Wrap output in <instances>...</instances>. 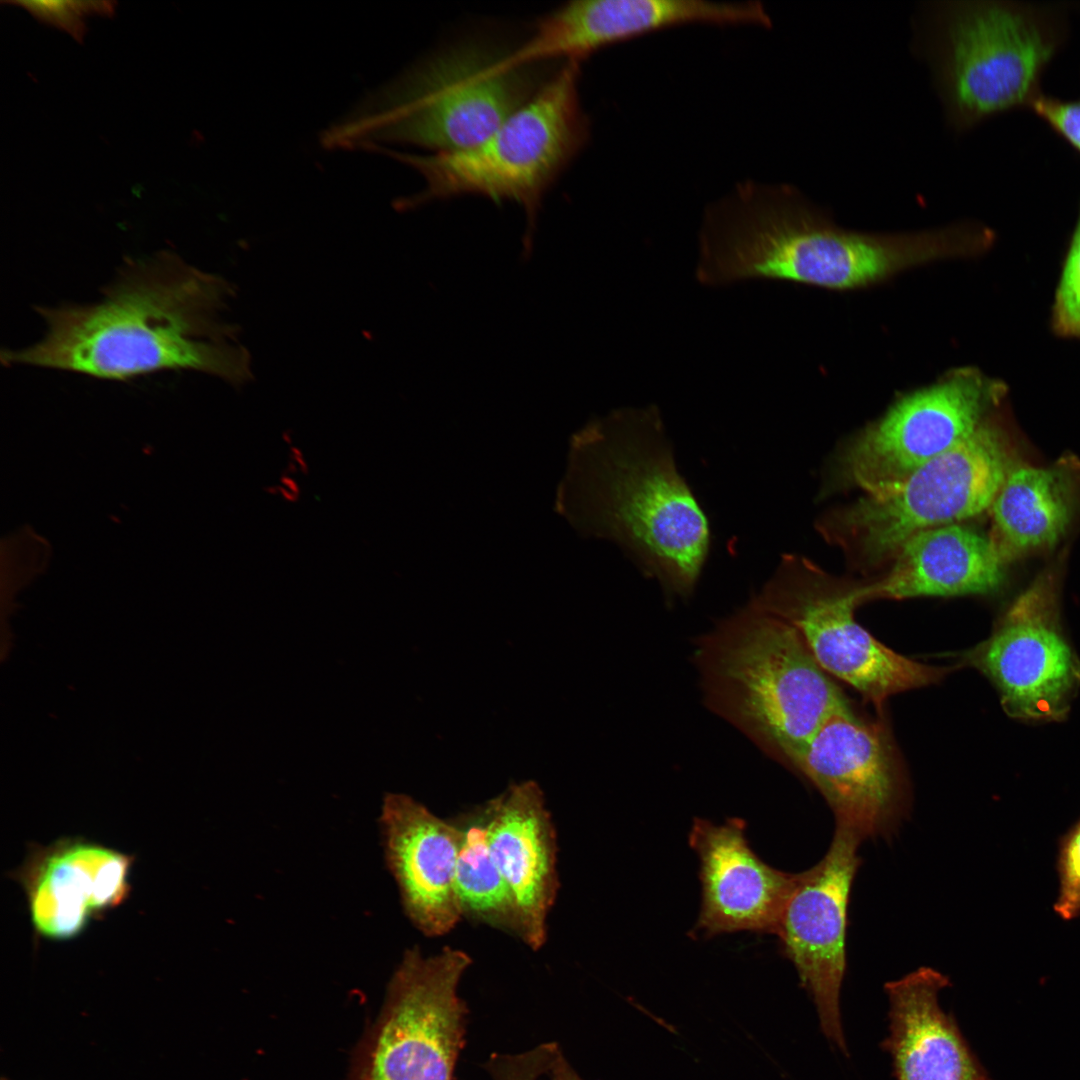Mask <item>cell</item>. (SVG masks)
Wrapping results in <instances>:
<instances>
[{
	"mask_svg": "<svg viewBox=\"0 0 1080 1080\" xmlns=\"http://www.w3.org/2000/svg\"><path fill=\"white\" fill-rule=\"evenodd\" d=\"M235 295L230 281L172 251L128 259L96 302L37 307L41 338L1 360L117 381L196 371L241 387L254 375L240 327L223 318Z\"/></svg>",
	"mask_w": 1080,
	"mask_h": 1080,
	"instance_id": "1",
	"label": "cell"
},
{
	"mask_svg": "<svg viewBox=\"0 0 1080 1080\" xmlns=\"http://www.w3.org/2000/svg\"><path fill=\"white\" fill-rule=\"evenodd\" d=\"M568 456L556 511L583 537L620 547L667 601L688 599L711 533L659 410L622 408L590 421L572 436Z\"/></svg>",
	"mask_w": 1080,
	"mask_h": 1080,
	"instance_id": "2",
	"label": "cell"
},
{
	"mask_svg": "<svg viewBox=\"0 0 1080 1080\" xmlns=\"http://www.w3.org/2000/svg\"><path fill=\"white\" fill-rule=\"evenodd\" d=\"M993 240L991 229L969 222L905 233L846 230L790 186L749 183L706 212L696 275L713 286L774 279L858 289L977 255Z\"/></svg>",
	"mask_w": 1080,
	"mask_h": 1080,
	"instance_id": "3",
	"label": "cell"
},
{
	"mask_svg": "<svg viewBox=\"0 0 1080 1080\" xmlns=\"http://www.w3.org/2000/svg\"><path fill=\"white\" fill-rule=\"evenodd\" d=\"M693 664L705 706L786 767L851 707L798 632L750 600L697 639Z\"/></svg>",
	"mask_w": 1080,
	"mask_h": 1080,
	"instance_id": "4",
	"label": "cell"
},
{
	"mask_svg": "<svg viewBox=\"0 0 1080 1080\" xmlns=\"http://www.w3.org/2000/svg\"><path fill=\"white\" fill-rule=\"evenodd\" d=\"M467 42L445 49L374 91L322 136L327 148L412 144L459 151L488 138L548 79L542 64H515Z\"/></svg>",
	"mask_w": 1080,
	"mask_h": 1080,
	"instance_id": "5",
	"label": "cell"
},
{
	"mask_svg": "<svg viewBox=\"0 0 1080 1080\" xmlns=\"http://www.w3.org/2000/svg\"><path fill=\"white\" fill-rule=\"evenodd\" d=\"M929 56L951 126L963 131L1029 108L1067 39L1063 6L952 1L932 9Z\"/></svg>",
	"mask_w": 1080,
	"mask_h": 1080,
	"instance_id": "6",
	"label": "cell"
},
{
	"mask_svg": "<svg viewBox=\"0 0 1080 1080\" xmlns=\"http://www.w3.org/2000/svg\"><path fill=\"white\" fill-rule=\"evenodd\" d=\"M579 64L564 62L525 104L476 146L427 155L379 148L424 179V189L398 201L396 208L410 209L467 194L513 201L526 212L524 241L528 250L545 193L590 136V121L578 93Z\"/></svg>",
	"mask_w": 1080,
	"mask_h": 1080,
	"instance_id": "7",
	"label": "cell"
},
{
	"mask_svg": "<svg viewBox=\"0 0 1080 1080\" xmlns=\"http://www.w3.org/2000/svg\"><path fill=\"white\" fill-rule=\"evenodd\" d=\"M993 412L962 443L918 468L898 485L864 495L822 521V534L857 563L891 561L912 536L959 523L990 508L1016 456Z\"/></svg>",
	"mask_w": 1080,
	"mask_h": 1080,
	"instance_id": "8",
	"label": "cell"
},
{
	"mask_svg": "<svg viewBox=\"0 0 1080 1080\" xmlns=\"http://www.w3.org/2000/svg\"><path fill=\"white\" fill-rule=\"evenodd\" d=\"M855 588L786 555L750 601L790 624L827 674L879 709L890 696L935 684L953 670L914 661L874 638L854 617Z\"/></svg>",
	"mask_w": 1080,
	"mask_h": 1080,
	"instance_id": "9",
	"label": "cell"
},
{
	"mask_svg": "<svg viewBox=\"0 0 1080 1080\" xmlns=\"http://www.w3.org/2000/svg\"><path fill=\"white\" fill-rule=\"evenodd\" d=\"M471 964L452 947L430 956L418 947L405 951L353 1080H452L468 1015L458 988Z\"/></svg>",
	"mask_w": 1080,
	"mask_h": 1080,
	"instance_id": "10",
	"label": "cell"
},
{
	"mask_svg": "<svg viewBox=\"0 0 1080 1080\" xmlns=\"http://www.w3.org/2000/svg\"><path fill=\"white\" fill-rule=\"evenodd\" d=\"M1061 566L1040 572L999 617L991 635L962 656L996 688L1004 712L1025 722L1067 718L1080 689V659L1060 613Z\"/></svg>",
	"mask_w": 1080,
	"mask_h": 1080,
	"instance_id": "11",
	"label": "cell"
},
{
	"mask_svg": "<svg viewBox=\"0 0 1080 1080\" xmlns=\"http://www.w3.org/2000/svg\"><path fill=\"white\" fill-rule=\"evenodd\" d=\"M1006 394L1000 380L964 367L903 395L846 448L840 465L844 479L864 495L898 485L971 436Z\"/></svg>",
	"mask_w": 1080,
	"mask_h": 1080,
	"instance_id": "12",
	"label": "cell"
},
{
	"mask_svg": "<svg viewBox=\"0 0 1080 1080\" xmlns=\"http://www.w3.org/2000/svg\"><path fill=\"white\" fill-rule=\"evenodd\" d=\"M861 841L852 831L836 826L824 857L797 873L776 933L782 952L816 1004L824 1033L843 1050L839 996L846 969L850 892L860 865Z\"/></svg>",
	"mask_w": 1080,
	"mask_h": 1080,
	"instance_id": "13",
	"label": "cell"
},
{
	"mask_svg": "<svg viewBox=\"0 0 1080 1080\" xmlns=\"http://www.w3.org/2000/svg\"><path fill=\"white\" fill-rule=\"evenodd\" d=\"M789 768L822 794L836 826L861 840L890 833L906 810L905 784L886 730L852 707L832 715Z\"/></svg>",
	"mask_w": 1080,
	"mask_h": 1080,
	"instance_id": "14",
	"label": "cell"
},
{
	"mask_svg": "<svg viewBox=\"0 0 1080 1080\" xmlns=\"http://www.w3.org/2000/svg\"><path fill=\"white\" fill-rule=\"evenodd\" d=\"M134 857L80 838L32 846L12 873L27 897L35 933L69 940L130 893Z\"/></svg>",
	"mask_w": 1080,
	"mask_h": 1080,
	"instance_id": "15",
	"label": "cell"
},
{
	"mask_svg": "<svg viewBox=\"0 0 1080 1080\" xmlns=\"http://www.w3.org/2000/svg\"><path fill=\"white\" fill-rule=\"evenodd\" d=\"M688 839L699 858L702 888L694 933L703 937L740 931L776 935L797 873L764 862L750 847L746 823L738 817L722 824L695 818Z\"/></svg>",
	"mask_w": 1080,
	"mask_h": 1080,
	"instance_id": "16",
	"label": "cell"
},
{
	"mask_svg": "<svg viewBox=\"0 0 1080 1080\" xmlns=\"http://www.w3.org/2000/svg\"><path fill=\"white\" fill-rule=\"evenodd\" d=\"M379 827L385 862L408 919L427 937L448 934L463 918L456 892L459 825L408 795L390 793L383 799Z\"/></svg>",
	"mask_w": 1080,
	"mask_h": 1080,
	"instance_id": "17",
	"label": "cell"
},
{
	"mask_svg": "<svg viewBox=\"0 0 1080 1080\" xmlns=\"http://www.w3.org/2000/svg\"><path fill=\"white\" fill-rule=\"evenodd\" d=\"M486 807L491 855L513 897L519 939L537 951L560 887L557 838L544 793L535 781L510 785Z\"/></svg>",
	"mask_w": 1080,
	"mask_h": 1080,
	"instance_id": "18",
	"label": "cell"
},
{
	"mask_svg": "<svg viewBox=\"0 0 1080 1080\" xmlns=\"http://www.w3.org/2000/svg\"><path fill=\"white\" fill-rule=\"evenodd\" d=\"M1004 579L1005 564L989 537L953 523L909 538L882 578L856 586L855 598L859 606L878 599L988 594L997 591Z\"/></svg>",
	"mask_w": 1080,
	"mask_h": 1080,
	"instance_id": "19",
	"label": "cell"
},
{
	"mask_svg": "<svg viewBox=\"0 0 1080 1080\" xmlns=\"http://www.w3.org/2000/svg\"><path fill=\"white\" fill-rule=\"evenodd\" d=\"M949 980L921 967L886 984L890 1035L884 1046L896 1080H986L953 1019L938 1002Z\"/></svg>",
	"mask_w": 1080,
	"mask_h": 1080,
	"instance_id": "20",
	"label": "cell"
},
{
	"mask_svg": "<svg viewBox=\"0 0 1080 1080\" xmlns=\"http://www.w3.org/2000/svg\"><path fill=\"white\" fill-rule=\"evenodd\" d=\"M690 22L769 24L760 2L707 0H577L557 8L550 36L563 56L583 60L611 43Z\"/></svg>",
	"mask_w": 1080,
	"mask_h": 1080,
	"instance_id": "21",
	"label": "cell"
},
{
	"mask_svg": "<svg viewBox=\"0 0 1080 1080\" xmlns=\"http://www.w3.org/2000/svg\"><path fill=\"white\" fill-rule=\"evenodd\" d=\"M990 508L988 537L1005 565L1053 547L1080 509V461L1070 455L1048 467H1016Z\"/></svg>",
	"mask_w": 1080,
	"mask_h": 1080,
	"instance_id": "22",
	"label": "cell"
},
{
	"mask_svg": "<svg viewBox=\"0 0 1080 1080\" xmlns=\"http://www.w3.org/2000/svg\"><path fill=\"white\" fill-rule=\"evenodd\" d=\"M457 824L461 845L456 866V892L462 917L519 938V921L510 889L489 849L485 805Z\"/></svg>",
	"mask_w": 1080,
	"mask_h": 1080,
	"instance_id": "23",
	"label": "cell"
},
{
	"mask_svg": "<svg viewBox=\"0 0 1080 1080\" xmlns=\"http://www.w3.org/2000/svg\"><path fill=\"white\" fill-rule=\"evenodd\" d=\"M1052 327L1063 337L1080 338V211L1055 294Z\"/></svg>",
	"mask_w": 1080,
	"mask_h": 1080,
	"instance_id": "24",
	"label": "cell"
},
{
	"mask_svg": "<svg viewBox=\"0 0 1080 1080\" xmlns=\"http://www.w3.org/2000/svg\"><path fill=\"white\" fill-rule=\"evenodd\" d=\"M1057 872L1059 893L1055 913L1063 920L1080 915V818L1059 839Z\"/></svg>",
	"mask_w": 1080,
	"mask_h": 1080,
	"instance_id": "25",
	"label": "cell"
},
{
	"mask_svg": "<svg viewBox=\"0 0 1080 1080\" xmlns=\"http://www.w3.org/2000/svg\"><path fill=\"white\" fill-rule=\"evenodd\" d=\"M42 22L54 25L81 40L85 33L86 15H110L113 2L107 1H21L14 2Z\"/></svg>",
	"mask_w": 1080,
	"mask_h": 1080,
	"instance_id": "26",
	"label": "cell"
},
{
	"mask_svg": "<svg viewBox=\"0 0 1080 1080\" xmlns=\"http://www.w3.org/2000/svg\"><path fill=\"white\" fill-rule=\"evenodd\" d=\"M1030 109L1080 153V97L1064 100L1042 93Z\"/></svg>",
	"mask_w": 1080,
	"mask_h": 1080,
	"instance_id": "27",
	"label": "cell"
},
{
	"mask_svg": "<svg viewBox=\"0 0 1080 1080\" xmlns=\"http://www.w3.org/2000/svg\"><path fill=\"white\" fill-rule=\"evenodd\" d=\"M549 1080H583L572 1067L560 1048L547 1071Z\"/></svg>",
	"mask_w": 1080,
	"mask_h": 1080,
	"instance_id": "28",
	"label": "cell"
},
{
	"mask_svg": "<svg viewBox=\"0 0 1080 1080\" xmlns=\"http://www.w3.org/2000/svg\"><path fill=\"white\" fill-rule=\"evenodd\" d=\"M503 1080H529V1079L522 1078V1077H509V1078H506V1079H503Z\"/></svg>",
	"mask_w": 1080,
	"mask_h": 1080,
	"instance_id": "29",
	"label": "cell"
},
{
	"mask_svg": "<svg viewBox=\"0 0 1080 1080\" xmlns=\"http://www.w3.org/2000/svg\"><path fill=\"white\" fill-rule=\"evenodd\" d=\"M1 1080H10V1079H7V1078H2Z\"/></svg>",
	"mask_w": 1080,
	"mask_h": 1080,
	"instance_id": "30",
	"label": "cell"
}]
</instances>
